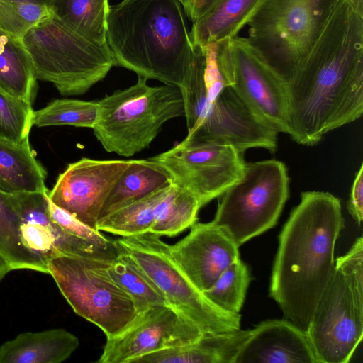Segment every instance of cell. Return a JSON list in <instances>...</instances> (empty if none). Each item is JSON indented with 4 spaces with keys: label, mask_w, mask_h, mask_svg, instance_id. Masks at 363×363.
Wrapping results in <instances>:
<instances>
[{
    "label": "cell",
    "mask_w": 363,
    "mask_h": 363,
    "mask_svg": "<svg viewBox=\"0 0 363 363\" xmlns=\"http://www.w3.org/2000/svg\"><path fill=\"white\" fill-rule=\"evenodd\" d=\"M109 263L68 255L48 263V274L74 313L99 327L106 339L123 333L141 314L111 277Z\"/></svg>",
    "instance_id": "cell-9"
},
{
    "label": "cell",
    "mask_w": 363,
    "mask_h": 363,
    "mask_svg": "<svg viewBox=\"0 0 363 363\" xmlns=\"http://www.w3.org/2000/svg\"><path fill=\"white\" fill-rule=\"evenodd\" d=\"M130 162L82 157L68 164L48 196L55 205L96 229L106 199Z\"/></svg>",
    "instance_id": "cell-14"
},
{
    "label": "cell",
    "mask_w": 363,
    "mask_h": 363,
    "mask_svg": "<svg viewBox=\"0 0 363 363\" xmlns=\"http://www.w3.org/2000/svg\"><path fill=\"white\" fill-rule=\"evenodd\" d=\"M204 335L169 306L143 311L123 333L106 339L99 363H133L163 349L193 342Z\"/></svg>",
    "instance_id": "cell-13"
},
{
    "label": "cell",
    "mask_w": 363,
    "mask_h": 363,
    "mask_svg": "<svg viewBox=\"0 0 363 363\" xmlns=\"http://www.w3.org/2000/svg\"><path fill=\"white\" fill-rule=\"evenodd\" d=\"M287 134L313 145L363 113V16L347 0L333 10L312 48L285 84Z\"/></svg>",
    "instance_id": "cell-1"
},
{
    "label": "cell",
    "mask_w": 363,
    "mask_h": 363,
    "mask_svg": "<svg viewBox=\"0 0 363 363\" xmlns=\"http://www.w3.org/2000/svg\"><path fill=\"white\" fill-rule=\"evenodd\" d=\"M10 271H11L10 267L0 255V281Z\"/></svg>",
    "instance_id": "cell-36"
},
{
    "label": "cell",
    "mask_w": 363,
    "mask_h": 363,
    "mask_svg": "<svg viewBox=\"0 0 363 363\" xmlns=\"http://www.w3.org/2000/svg\"><path fill=\"white\" fill-rule=\"evenodd\" d=\"M201 208L199 199L192 193L172 183L155 206V223L150 233L175 236L197 221Z\"/></svg>",
    "instance_id": "cell-24"
},
{
    "label": "cell",
    "mask_w": 363,
    "mask_h": 363,
    "mask_svg": "<svg viewBox=\"0 0 363 363\" xmlns=\"http://www.w3.org/2000/svg\"><path fill=\"white\" fill-rule=\"evenodd\" d=\"M11 1H29L38 4H43L48 5L50 0H11Z\"/></svg>",
    "instance_id": "cell-38"
},
{
    "label": "cell",
    "mask_w": 363,
    "mask_h": 363,
    "mask_svg": "<svg viewBox=\"0 0 363 363\" xmlns=\"http://www.w3.org/2000/svg\"><path fill=\"white\" fill-rule=\"evenodd\" d=\"M343 228L339 199L309 191L301 193L279 234L269 296L303 331L335 271V243Z\"/></svg>",
    "instance_id": "cell-2"
},
{
    "label": "cell",
    "mask_w": 363,
    "mask_h": 363,
    "mask_svg": "<svg viewBox=\"0 0 363 363\" xmlns=\"http://www.w3.org/2000/svg\"><path fill=\"white\" fill-rule=\"evenodd\" d=\"M349 213L355 222L360 225L363 220V165L355 175L347 204Z\"/></svg>",
    "instance_id": "cell-33"
},
{
    "label": "cell",
    "mask_w": 363,
    "mask_h": 363,
    "mask_svg": "<svg viewBox=\"0 0 363 363\" xmlns=\"http://www.w3.org/2000/svg\"><path fill=\"white\" fill-rule=\"evenodd\" d=\"M218 0H192L189 11L186 13L192 22L204 15Z\"/></svg>",
    "instance_id": "cell-34"
},
{
    "label": "cell",
    "mask_w": 363,
    "mask_h": 363,
    "mask_svg": "<svg viewBox=\"0 0 363 363\" xmlns=\"http://www.w3.org/2000/svg\"><path fill=\"white\" fill-rule=\"evenodd\" d=\"M264 0H218L193 22L189 35L192 44L203 46L238 35Z\"/></svg>",
    "instance_id": "cell-20"
},
{
    "label": "cell",
    "mask_w": 363,
    "mask_h": 363,
    "mask_svg": "<svg viewBox=\"0 0 363 363\" xmlns=\"http://www.w3.org/2000/svg\"><path fill=\"white\" fill-rule=\"evenodd\" d=\"M251 330L204 334L197 340L143 356L133 363H235Z\"/></svg>",
    "instance_id": "cell-18"
},
{
    "label": "cell",
    "mask_w": 363,
    "mask_h": 363,
    "mask_svg": "<svg viewBox=\"0 0 363 363\" xmlns=\"http://www.w3.org/2000/svg\"><path fill=\"white\" fill-rule=\"evenodd\" d=\"M113 243L117 255L108 264V272L114 281L132 298L139 313H142L155 306H169L135 262L114 241Z\"/></svg>",
    "instance_id": "cell-26"
},
{
    "label": "cell",
    "mask_w": 363,
    "mask_h": 363,
    "mask_svg": "<svg viewBox=\"0 0 363 363\" xmlns=\"http://www.w3.org/2000/svg\"><path fill=\"white\" fill-rule=\"evenodd\" d=\"M218 43L219 66L226 84L269 126L287 133L285 83L246 37L236 35Z\"/></svg>",
    "instance_id": "cell-11"
},
{
    "label": "cell",
    "mask_w": 363,
    "mask_h": 363,
    "mask_svg": "<svg viewBox=\"0 0 363 363\" xmlns=\"http://www.w3.org/2000/svg\"><path fill=\"white\" fill-rule=\"evenodd\" d=\"M48 191L15 195L23 246L37 255L47 267L50 260L61 255L111 262L116 256L115 247L101 248L67 233L52 220L48 211Z\"/></svg>",
    "instance_id": "cell-15"
},
{
    "label": "cell",
    "mask_w": 363,
    "mask_h": 363,
    "mask_svg": "<svg viewBox=\"0 0 363 363\" xmlns=\"http://www.w3.org/2000/svg\"><path fill=\"white\" fill-rule=\"evenodd\" d=\"M53 14L85 37L106 43L108 0H50Z\"/></svg>",
    "instance_id": "cell-25"
},
{
    "label": "cell",
    "mask_w": 363,
    "mask_h": 363,
    "mask_svg": "<svg viewBox=\"0 0 363 363\" xmlns=\"http://www.w3.org/2000/svg\"><path fill=\"white\" fill-rule=\"evenodd\" d=\"M318 363L305 331L289 320L261 322L238 354L235 363Z\"/></svg>",
    "instance_id": "cell-17"
},
{
    "label": "cell",
    "mask_w": 363,
    "mask_h": 363,
    "mask_svg": "<svg viewBox=\"0 0 363 363\" xmlns=\"http://www.w3.org/2000/svg\"><path fill=\"white\" fill-rule=\"evenodd\" d=\"M36 80L30 57L22 40L0 30V89L32 104Z\"/></svg>",
    "instance_id": "cell-23"
},
{
    "label": "cell",
    "mask_w": 363,
    "mask_h": 363,
    "mask_svg": "<svg viewBox=\"0 0 363 363\" xmlns=\"http://www.w3.org/2000/svg\"><path fill=\"white\" fill-rule=\"evenodd\" d=\"M46 172L36 160L29 139L21 143L0 140V191L9 195L47 192Z\"/></svg>",
    "instance_id": "cell-21"
},
{
    "label": "cell",
    "mask_w": 363,
    "mask_h": 363,
    "mask_svg": "<svg viewBox=\"0 0 363 363\" xmlns=\"http://www.w3.org/2000/svg\"><path fill=\"white\" fill-rule=\"evenodd\" d=\"M33 113L32 104L0 89V140L13 143L28 140Z\"/></svg>",
    "instance_id": "cell-31"
},
{
    "label": "cell",
    "mask_w": 363,
    "mask_h": 363,
    "mask_svg": "<svg viewBox=\"0 0 363 363\" xmlns=\"http://www.w3.org/2000/svg\"><path fill=\"white\" fill-rule=\"evenodd\" d=\"M151 233L121 237L114 242L138 264L169 306L203 334L240 328L241 315L212 303L174 260L169 245Z\"/></svg>",
    "instance_id": "cell-8"
},
{
    "label": "cell",
    "mask_w": 363,
    "mask_h": 363,
    "mask_svg": "<svg viewBox=\"0 0 363 363\" xmlns=\"http://www.w3.org/2000/svg\"><path fill=\"white\" fill-rule=\"evenodd\" d=\"M178 0H122L110 6L106 42L116 66L182 90L193 54Z\"/></svg>",
    "instance_id": "cell-3"
},
{
    "label": "cell",
    "mask_w": 363,
    "mask_h": 363,
    "mask_svg": "<svg viewBox=\"0 0 363 363\" xmlns=\"http://www.w3.org/2000/svg\"><path fill=\"white\" fill-rule=\"evenodd\" d=\"M171 184L169 175L157 162L133 160L106 199L99 220Z\"/></svg>",
    "instance_id": "cell-22"
},
{
    "label": "cell",
    "mask_w": 363,
    "mask_h": 363,
    "mask_svg": "<svg viewBox=\"0 0 363 363\" xmlns=\"http://www.w3.org/2000/svg\"><path fill=\"white\" fill-rule=\"evenodd\" d=\"M147 81L138 77L131 86L96 101L98 116L92 129L108 152L133 156L149 147L166 122L185 116L178 86H150Z\"/></svg>",
    "instance_id": "cell-5"
},
{
    "label": "cell",
    "mask_w": 363,
    "mask_h": 363,
    "mask_svg": "<svg viewBox=\"0 0 363 363\" xmlns=\"http://www.w3.org/2000/svg\"><path fill=\"white\" fill-rule=\"evenodd\" d=\"M47 203L50 218L67 233L103 249L109 250L115 247L112 240L106 238L101 231L91 228L67 211L55 205L48 196Z\"/></svg>",
    "instance_id": "cell-32"
},
{
    "label": "cell",
    "mask_w": 363,
    "mask_h": 363,
    "mask_svg": "<svg viewBox=\"0 0 363 363\" xmlns=\"http://www.w3.org/2000/svg\"><path fill=\"white\" fill-rule=\"evenodd\" d=\"M52 15L47 4L0 0V30L22 40L30 29Z\"/></svg>",
    "instance_id": "cell-30"
},
{
    "label": "cell",
    "mask_w": 363,
    "mask_h": 363,
    "mask_svg": "<svg viewBox=\"0 0 363 363\" xmlns=\"http://www.w3.org/2000/svg\"><path fill=\"white\" fill-rule=\"evenodd\" d=\"M181 4L182 5L184 12L186 13L189 11L192 0H178Z\"/></svg>",
    "instance_id": "cell-37"
},
{
    "label": "cell",
    "mask_w": 363,
    "mask_h": 363,
    "mask_svg": "<svg viewBox=\"0 0 363 363\" xmlns=\"http://www.w3.org/2000/svg\"><path fill=\"white\" fill-rule=\"evenodd\" d=\"M149 159L168 173L173 184L192 193L202 207L240 178L245 163L233 145L184 140Z\"/></svg>",
    "instance_id": "cell-12"
},
{
    "label": "cell",
    "mask_w": 363,
    "mask_h": 363,
    "mask_svg": "<svg viewBox=\"0 0 363 363\" xmlns=\"http://www.w3.org/2000/svg\"><path fill=\"white\" fill-rule=\"evenodd\" d=\"M98 116L96 101L55 99L34 111L33 123L38 127L73 125L93 128Z\"/></svg>",
    "instance_id": "cell-28"
},
{
    "label": "cell",
    "mask_w": 363,
    "mask_h": 363,
    "mask_svg": "<svg viewBox=\"0 0 363 363\" xmlns=\"http://www.w3.org/2000/svg\"><path fill=\"white\" fill-rule=\"evenodd\" d=\"M342 0H264L247 23L246 37L286 84Z\"/></svg>",
    "instance_id": "cell-7"
},
{
    "label": "cell",
    "mask_w": 363,
    "mask_h": 363,
    "mask_svg": "<svg viewBox=\"0 0 363 363\" xmlns=\"http://www.w3.org/2000/svg\"><path fill=\"white\" fill-rule=\"evenodd\" d=\"M251 281L247 266L240 258L233 262L214 284L203 291L217 307L226 312L239 313Z\"/></svg>",
    "instance_id": "cell-29"
},
{
    "label": "cell",
    "mask_w": 363,
    "mask_h": 363,
    "mask_svg": "<svg viewBox=\"0 0 363 363\" xmlns=\"http://www.w3.org/2000/svg\"><path fill=\"white\" fill-rule=\"evenodd\" d=\"M79 345L77 336L62 328L22 333L0 346V363H60Z\"/></svg>",
    "instance_id": "cell-19"
},
{
    "label": "cell",
    "mask_w": 363,
    "mask_h": 363,
    "mask_svg": "<svg viewBox=\"0 0 363 363\" xmlns=\"http://www.w3.org/2000/svg\"><path fill=\"white\" fill-rule=\"evenodd\" d=\"M289 178L281 161L245 163L240 178L222 196L213 221L240 246L273 228L289 196Z\"/></svg>",
    "instance_id": "cell-10"
},
{
    "label": "cell",
    "mask_w": 363,
    "mask_h": 363,
    "mask_svg": "<svg viewBox=\"0 0 363 363\" xmlns=\"http://www.w3.org/2000/svg\"><path fill=\"white\" fill-rule=\"evenodd\" d=\"M22 42L35 78L52 83L65 96L85 94L116 66L107 43L85 37L54 14L30 29Z\"/></svg>",
    "instance_id": "cell-6"
},
{
    "label": "cell",
    "mask_w": 363,
    "mask_h": 363,
    "mask_svg": "<svg viewBox=\"0 0 363 363\" xmlns=\"http://www.w3.org/2000/svg\"><path fill=\"white\" fill-rule=\"evenodd\" d=\"M169 247L174 260L202 292L240 258L239 245L226 229L213 220L195 222L190 232Z\"/></svg>",
    "instance_id": "cell-16"
},
{
    "label": "cell",
    "mask_w": 363,
    "mask_h": 363,
    "mask_svg": "<svg viewBox=\"0 0 363 363\" xmlns=\"http://www.w3.org/2000/svg\"><path fill=\"white\" fill-rule=\"evenodd\" d=\"M168 186L160 189L99 219L96 229L121 237L150 233L155 223V206Z\"/></svg>",
    "instance_id": "cell-27"
},
{
    "label": "cell",
    "mask_w": 363,
    "mask_h": 363,
    "mask_svg": "<svg viewBox=\"0 0 363 363\" xmlns=\"http://www.w3.org/2000/svg\"><path fill=\"white\" fill-rule=\"evenodd\" d=\"M353 10L363 16V0H347Z\"/></svg>",
    "instance_id": "cell-35"
},
{
    "label": "cell",
    "mask_w": 363,
    "mask_h": 363,
    "mask_svg": "<svg viewBox=\"0 0 363 363\" xmlns=\"http://www.w3.org/2000/svg\"><path fill=\"white\" fill-rule=\"evenodd\" d=\"M305 331L318 363L350 362L363 335V239L335 260Z\"/></svg>",
    "instance_id": "cell-4"
}]
</instances>
